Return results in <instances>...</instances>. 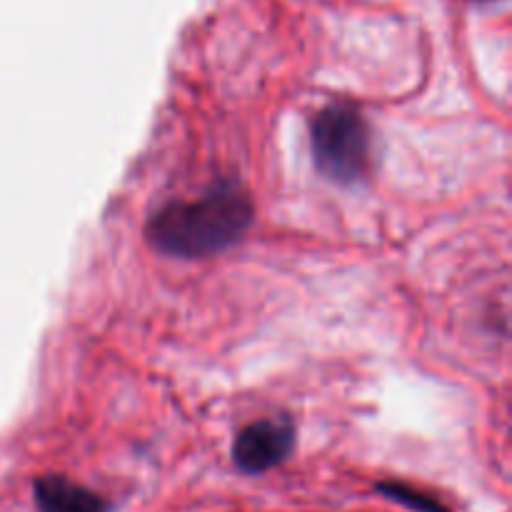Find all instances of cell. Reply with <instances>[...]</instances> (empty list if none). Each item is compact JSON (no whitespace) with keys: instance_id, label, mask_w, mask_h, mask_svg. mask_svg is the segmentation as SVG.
Masks as SVG:
<instances>
[{"instance_id":"cell-1","label":"cell","mask_w":512,"mask_h":512,"mask_svg":"<svg viewBox=\"0 0 512 512\" xmlns=\"http://www.w3.org/2000/svg\"><path fill=\"white\" fill-rule=\"evenodd\" d=\"M253 223V203L233 185L188 203H170L150 218L148 240L173 258H208L238 243Z\"/></svg>"},{"instance_id":"cell-2","label":"cell","mask_w":512,"mask_h":512,"mask_svg":"<svg viewBox=\"0 0 512 512\" xmlns=\"http://www.w3.org/2000/svg\"><path fill=\"white\" fill-rule=\"evenodd\" d=\"M315 168L338 185H353L370 170V128L350 105H328L310 123Z\"/></svg>"},{"instance_id":"cell-3","label":"cell","mask_w":512,"mask_h":512,"mask_svg":"<svg viewBox=\"0 0 512 512\" xmlns=\"http://www.w3.org/2000/svg\"><path fill=\"white\" fill-rule=\"evenodd\" d=\"M295 448V430L288 420H260L238 433L233 460L243 473H265L283 463Z\"/></svg>"},{"instance_id":"cell-4","label":"cell","mask_w":512,"mask_h":512,"mask_svg":"<svg viewBox=\"0 0 512 512\" xmlns=\"http://www.w3.org/2000/svg\"><path fill=\"white\" fill-rule=\"evenodd\" d=\"M35 500L40 512H110V505L100 495L60 475L40 478L35 483Z\"/></svg>"},{"instance_id":"cell-5","label":"cell","mask_w":512,"mask_h":512,"mask_svg":"<svg viewBox=\"0 0 512 512\" xmlns=\"http://www.w3.org/2000/svg\"><path fill=\"white\" fill-rule=\"evenodd\" d=\"M380 493L388 495L390 500H395V503H403L408 505L410 510H418V512H448L443 508V505L438 503V500L428 498V495L418 493V490L413 488H405V485H395V483H388V485H380Z\"/></svg>"}]
</instances>
